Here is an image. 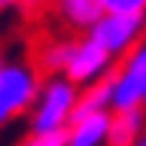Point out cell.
Returning a JSON list of instances; mask_svg holds the SVG:
<instances>
[{
	"mask_svg": "<svg viewBox=\"0 0 146 146\" xmlns=\"http://www.w3.org/2000/svg\"><path fill=\"white\" fill-rule=\"evenodd\" d=\"M43 73L31 61H6L0 67V125L12 122L36 104Z\"/></svg>",
	"mask_w": 146,
	"mask_h": 146,
	"instance_id": "1",
	"label": "cell"
},
{
	"mask_svg": "<svg viewBox=\"0 0 146 146\" xmlns=\"http://www.w3.org/2000/svg\"><path fill=\"white\" fill-rule=\"evenodd\" d=\"M79 98V85H73L67 76H49L43 79L40 98L31 113V131H55V128H67Z\"/></svg>",
	"mask_w": 146,
	"mask_h": 146,
	"instance_id": "2",
	"label": "cell"
},
{
	"mask_svg": "<svg viewBox=\"0 0 146 146\" xmlns=\"http://www.w3.org/2000/svg\"><path fill=\"white\" fill-rule=\"evenodd\" d=\"M143 34H146V15H113V12H107L98 25H91V31L85 36L94 40L113 58H122L143 40Z\"/></svg>",
	"mask_w": 146,
	"mask_h": 146,
	"instance_id": "3",
	"label": "cell"
},
{
	"mask_svg": "<svg viewBox=\"0 0 146 146\" xmlns=\"http://www.w3.org/2000/svg\"><path fill=\"white\" fill-rule=\"evenodd\" d=\"M113 64H116V58L110 52H104L94 40L82 36V40H76V46H73V52H70V61H67L61 76H67L73 85L82 88V85L107 76V73L113 70Z\"/></svg>",
	"mask_w": 146,
	"mask_h": 146,
	"instance_id": "4",
	"label": "cell"
},
{
	"mask_svg": "<svg viewBox=\"0 0 146 146\" xmlns=\"http://www.w3.org/2000/svg\"><path fill=\"white\" fill-rule=\"evenodd\" d=\"M146 134V110H110V125L104 146H134Z\"/></svg>",
	"mask_w": 146,
	"mask_h": 146,
	"instance_id": "5",
	"label": "cell"
},
{
	"mask_svg": "<svg viewBox=\"0 0 146 146\" xmlns=\"http://www.w3.org/2000/svg\"><path fill=\"white\" fill-rule=\"evenodd\" d=\"M55 12L70 31H85L98 25L107 15V3L104 0H55Z\"/></svg>",
	"mask_w": 146,
	"mask_h": 146,
	"instance_id": "6",
	"label": "cell"
},
{
	"mask_svg": "<svg viewBox=\"0 0 146 146\" xmlns=\"http://www.w3.org/2000/svg\"><path fill=\"white\" fill-rule=\"evenodd\" d=\"M107 125H110V110L70 122L67 125V146H104Z\"/></svg>",
	"mask_w": 146,
	"mask_h": 146,
	"instance_id": "7",
	"label": "cell"
},
{
	"mask_svg": "<svg viewBox=\"0 0 146 146\" xmlns=\"http://www.w3.org/2000/svg\"><path fill=\"white\" fill-rule=\"evenodd\" d=\"M143 79H137L131 73H125L122 67L113 70V100H110V110H134L143 107Z\"/></svg>",
	"mask_w": 146,
	"mask_h": 146,
	"instance_id": "8",
	"label": "cell"
},
{
	"mask_svg": "<svg viewBox=\"0 0 146 146\" xmlns=\"http://www.w3.org/2000/svg\"><path fill=\"white\" fill-rule=\"evenodd\" d=\"M119 67H122L125 73H131V76H137V79L146 82V36L125 55V61L119 64Z\"/></svg>",
	"mask_w": 146,
	"mask_h": 146,
	"instance_id": "9",
	"label": "cell"
},
{
	"mask_svg": "<svg viewBox=\"0 0 146 146\" xmlns=\"http://www.w3.org/2000/svg\"><path fill=\"white\" fill-rule=\"evenodd\" d=\"M18 146H67V128H55V131H31Z\"/></svg>",
	"mask_w": 146,
	"mask_h": 146,
	"instance_id": "10",
	"label": "cell"
},
{
	"mask_svg": "<svg viewBox=\"0 0 146 146\" xmlns=\"http://www.w3.org/2000/svg\"><path fill=\"white\" fill-rule=\"evenodd\" d=\"M113 15H146V0H104Z\"/></svg>",
	"mask_w": 146,
	"mask_h": 146,
	"instance_id": "11",
	"label": "cell"
},
{
	"mask_svg": "<svg viewBox=\"0 0 146 146\" xmlns=\"http://www.w3.org/2000/svg\"><path fill=\"white\" fill-rule=\"evenodd\" d=\"M55 0H18V9H21V12H25V15H43L46 9L52 6Z\"/></svg>",
	"mask_w": 146,
	"mask_h": 146,
	"instance_id": "12",
	"label": "cell"
},
{
	"mask_svg": "<svg viewBox=\"0 0 146 146\" xmlns=\"http://www.w3.org/2000/svg\"><path fill=\"white\" fill-rule=\"evenodd\" d=\"M9 9H18V0H0V12H9Z\"/></svg>",
	"mask_w": 146,
	"mask_h": 146,
	"instance_id": "13",
	"label": "cell"
},
{
	"mask_svg": "<svg viewBox=\"0 0 146 146\" xmlns=\"http://www.w3.org/2000/svg\"><path fill=\"white\" fill-rule=\"evenodd\" d=\"M134 146H146V134H143V137H140V140H137V143H134Z\"/></svg>",
	"mask_w": 146,
	"mask_h": 146,
	"instance_id": "14",
	"label": "cell"
},
{
	"mask_svg": "<svg viewBox=\"0 0 146 146\" xmlns=\"http://www.w3.org/2000/svg\"><path fill=\"white\" fill-rule=\"evenodd\" d=\"M143 110H146V85H143Z\"/></svg>",
	"mask_w": 146,
	"mask_h": 146,
	"instance_id": "15",
	"label": "cell"
},
{
	"mask_svg": "<svg viewBox=\"0 0 146 146\" xmlns=\"http://www.w3.org/2000/svg\"><path fill=\"white\" fill-rule=\"evenodd\" d=\"M3 64H6V61H3V49H0V67H3Z\"/></svg>",
	"mask_w": 146,
	"mask_h": 146,
	"instance_id": "16",
	"label": "cell"
}]
</instances>
